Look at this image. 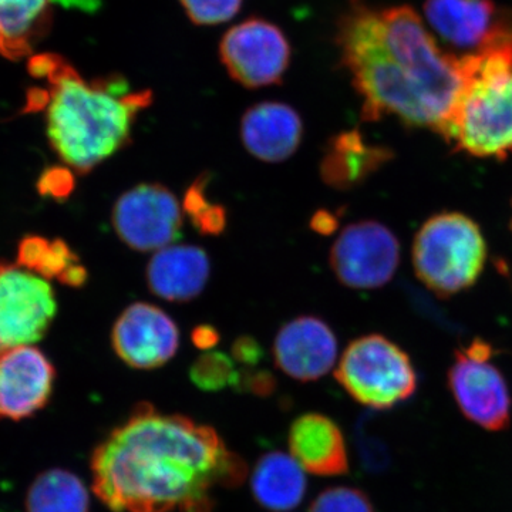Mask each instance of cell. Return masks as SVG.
Returning <instances> with one entry per match:
<instances>
[{
  "mask_svg": "<svg viewBox=\"0 0 512 512\" xmlns=\"http://www.w3.org/2000/svg\"><path fill=\"white\" fill-rule=\"evenodd\" d=\"M93 491L113 512H211L247 466L212 427L140 403L92 456Z\"/></svg>",
  "mask_w": 512,
  "mask_h": 512,
  "instance_id": "obj_1",
  "label": "cell"
},
{
  "mask_svg": "<svg viewBox=\"0 0 512 512\" xmlns=\"http://www.w3.org/2000/svg\"><path fill=\"white\" fill-rule=\"evenodd\" d=\"M340 62L362 99V119L396 117L448 140L473 56L443 52L410 6L352 0L336 32Z\"/></svg>",
  "mask_w": 512,
  "mask_h": 512,
  "instance_id": "obj_2",
  "label": "cell"
},
{
  "mask_svg": "<svg viewBox=\"0 0 512 512\" xmlns=\"http://www.w3.org/2000/svg\"><path fill=\"white\" fill-rule=\"evenodd\" d=\"M28 70L46 83L50 146L77 174H89L126 148L138 114L154 99L151 90H134L119 73L86 80L56 53L30 57Z\"/></svg>",
  "mask_w": 512,
  "mask_h": 512,
  "instance_id": "obj_3",
  "label": "cell"
},
{
  "mask_svg": "<svg viewBox=\"0 0 512 512\" xmlns=\"http://www.w3.org/2000/svg\"><path fill=\"white\" fill-rule=\"evenodd\" d=\"M473 72L447 141L478 158L512 156V37L471 53Z\"/></svg>",
  "mask_w": 512,
  "mask_h": 512,
  "instance_id": "obj_4",
  "label": "cell"
},
{
  "mask_svg": "<svg viewBox=\"0 0 512 512\" xmlns=\"http://www.w3.org/2000/svg\"><path fill=\"white\" fill-rule=\"evenodd\" d=\"M487 261V245L476 222L458 212L434 215L417 232L413 264L417 278L439 296L476 284Z\"/></svg>",
  "mask_w": 512,
  "mask_h": 512,
  "instance_id": "obj_5",
  "label": "cell"
},
{
  "mask_svg": "<svg viewBox=\"0 0 512 512\" xmlns=\"http://www.w3.org/2000/svg\"><path fill=\"white\" fill-rule=\"evenodd\" d=\"M335 376L356 402L370 409H392L417 389L412 360L382 335L353 340L343 352Z\"/></svg>",
  "mask_w": 512,
  "mask_h": 512,
  "instance_id": "obj_6",
  "label": "cell"
},
{
  "mask_svg": "<svg viewBox=\"0 0 512 512\" xmlns=\"http://www.w3.org/2000/svg\"><path fill=\"white\" fill-rule=\"evenodd\" d=\"M218 52L229 77L245 89L281 84L292 60L284 30L258 16L232 26L222 36Z\"/></svg>",
  "mask_w": 512,
  "mask_h": 512,
  "instance_id": "obj_7",
  "label": "cell"
},
{
  "mask_svg": "<svg viewBox=\"0 0 512 512\" xmlns=\"http://www.w3.org/2000/svg\"><path fill=\"white\" fill-rule=\"evenodd\" d=\"M56 313L55 291L45 278L0 262V353L45 338Z\"/></svg>",
  "mask_w": 512,
  "mask_h": 512,
  "instance_id": "obj_8",
  "label": "cell"
},
{
  "mask_svg": "<svg viewBox=\"0 0 512 512\" xmlns=\"http://www.w3.org/2000/svg\"><path fill=\"white\" fill-rule=\"evenodd\" d=\"M111 221L128 248L160 251L181 237L184 211L174 192L164 185L140 184L119 197Z\"/></svg>",
  "mask_w": 512,
  "mask_h": 512,
  "instance_id": "obj_9",
  "label": "cell"
},
{
  "mask_svg": "<svg viewBox=\"0 0 512 512\" xmlns=\"http://www.w3.org/2000/svg\"><path fill=\"white\" fill-rule=\"evenodd\" d=\"M399 264L396 235L376 221L348 225L330 249V268L343 285L353 289L386 285Z\"/></svg>",
  "mask_w": 512,
  "mask_h": 512,
  "instance_id": "obj_10",
  "label": "cell"
},
{
  "mask_svg": "<svg viewBox=\"0 0 512 512\" xmlns=\"http://www.w3.org/2000/svg\"><path fill=\"white\" fill-rule=\"evenodd\" d=\"M490 359L458 350L448 386L468 420L485 430L501 431L510 426V392L503 373Z\"/></svg>",
  "mask_w": 512,
  "mask_h": 512,
  "instance_id": "obj_11",
  "label": "cell"
},
{
  "mask_svg": "<svg viewBox=\"0 0 512 512\" xmlns=\"http://www.w3.org/2000/svg\"><path fill=\"white\" fill-rule=\"evenodd\" d=\"M111 343L127 366L153 370L173 359L180 346V332L163 309L137 302L124 309L114 323Z\"/></svg>",
  "mask_w": 512,
  "mask_h": 512,
  "instance_id": "obj_12",
  "label": "cell"
},
{
  "mask_svg": "<svg viewBox=\"0 0 512 512\" xmlns=\"http://www.w3.org/2000/svg\"><path fill=\"white\" fill-rule=\"evenodd\" d=\"M55 380V366L35 346L0 353V419L25 420L45 409Z\"/></svg>",
  "mask_w": 512,
  "mask_h": 512,
  "instance_id": "obj_13",
  "label": "cell"
},
{
  "mask_svg": "<svg viewBox=\"0 0 512 512\" xmlns=\"http://www.w3.org/2000/svg\"><path fill=\"white\" fill-rule=\"evenodd\" d=\"M424 15L450 45L476 52L512 37V19L501 16L493 0H427Z\"/></svg>",
  "mask_w": 512,
  "mask_h": 512,
  "instance_id": "obj_14",
  "label": "cell"
},
{
  "mask_svg": "<svg viewBox=\"0 0 512 512\" xmlns=\"http://www.w3.org/2000/svg\"><path fill=\"white\" fill-rule=\"evenodd\" d=\"M338 356V340L328 323L299 316L279 329L274 342L278 369L292 379L312 382L328 375Z\"/></svg>",
  "mask_w": 512,
  "mask_h": 512,
  "instance_id": "obj_15",
  "label": "cell"
},
{
  "mask_svg": "<svg viewBox=\"0 0 512 512\" xmlns=\"http://www.w3.org/2000/svg\"><path fill=\"white\" fill-rule=\"evenodd\" d=\"M303 137L298 111L281 101H262L245 111L241 140L248 153L265 163H281L296 153Z\"/></svg>",
  "mask_w": 512,
  "mask_h": 512,
  "instance_id": "obj_16",
  "label": "cell"
},
{
  "mask_svg": "<svg viewBox=\"0 0 512 512\" xmlns=\"http://www.w3.org/2000/svg\"><path fill=\"white\" fill-rule=\"evenodd\" d=\"M207 252L195 245H170L157 251L147 265V284L158 298L190 302L198 298L210 279Z\"/></svg>",
  "mask_w": 512,
  "mask_h": 512,
  "instance_id": "obj_17",
  "label": "cell"
},
{
  "mask_svg": "<svg viewBox=\"0 0 512 512\" xmlns=\"http://www.w3.org/2000/svg\"><path fill=\"white\" fill-rule=\"evenodd\" d=\"M289 450L313 476H343L349 471L348 448L338 424L318 413L303 414L289 430Z\"/></svg>",
  "mask_w": 512,
  "mask_h": 512,
  "instance_id": "obj_18",
  "label": "cell"
},
{
  "mask_svg": "<svg viewBox=\"0 0 512 512\" xmlns=\"http://www.w3.org/2000/svg\"><path fill=\"white\" fill-rule=\"evenodd\" d=\"M389 158L387 148L369 146L359 131H343L330 138L320 163V177L336 190H350L365 183Z\"/></svg>",
  "mask_w": 512,
  "mask_h": 512,
  "instance_id": "obj_19",
  "label": "cell"
},
{
  "mask_svg": "<svg viewBox=\"0 0 512 512\" xmlns=\"http://www.w3.org/2000/svg\"><path fill=\"white\" fill-rule=\"evenodd\" d=\"M305 470L292 454L272 451L259 458L251 476L252 494L266 510L291 511L306 494Z\"/></svg>",
  "mask_w": 512,
  "mask_h": 512,
  "instance_id": "obj_20",
  "label": "cell"
},
{
  "mask_svg": "<svg viewBox=\"0 0 512 512\" xmlns=\"http://www.w3.org/2000/svg\"><path fill=\"white\" fill-rule=\"evenodd\" d=\"M52 22V0H0V55L9 60L32 55Z\"/></svg>",
  "mask_w": 512,
  "mask_h": 512,
  "instance_id": "obj_21",
  "label": "cell"
},
{
  "mask_svg": "<svg viewBox=\"0 0 512 512\" xmlns=\"http://www.w3.org/2000/svg\"><path fill=\"white\" fill-rule=\"evenodd\" d=\"M26 512H90L86 485L72 471L50 468L30 484Z\"/></svg>",
  "mask_w": 512,
  "mask_h": 512,
  "instance_id": "obj_22",
  "label": "cell"
},
{
  "mask_svg": "<svg viewBox=\"0 0 512 512\" xmlns=\"http://www.w3.org/2000/svg\"><path fill=\"white\" fill-rule=\"evenodd\" d=\"M80 262L79 255L66 241L26 235L19 242L16 265L45 279H59L70 266Z\"/></svg>",
  "mask_w": 512,
  "mask_h": 512,
  "instance_id": "obj_23",
  "label": "cell"
},
{
  "mask_svg": "<svg viewBox=\"0 0 512 512\" xmlns=\"http://www.w3.org/2000/svg\"><path fill=\"white\" fill-rule=\"evenodd\" d=\"M241 373L235 369L232 357L222 352L202 353L190 369V379L204 392H220L227 387H238Z\"/></svg>",
  "mask_w": 512,
  "mask_h": 512,
  "instance_id": "obj_24",
  "label": "cell"
},
{
  "mask_svg": "<svg viewBox=\"0 0 512 512\" xmlns=\"http://www.w3.org/2000/svg\"><path fill=\"white\" fill-rule=\"evenodd\" d=\"M244 0H180L185 15L197 26H217L238 15Z\"/></svg>",
  "mask_w": 512,
  "mask_h": 512,
  "instance_id": "obj_25",
  "label": "cell"
},
{
  "mask_svg": "<svg viewBox=\"0 0 512 512\" xmlns=\"http://www.w3.org/2000/svg\"><path fill=\"white\" fill-rule=\"evenodd\" d=\"M309 512H375L372 501L357 488L333 487L320 493Z\"/></svg>",
  "mask_w": 512,
  "mask_h": 512,
  "instance_id": "obj_26",
  "label": "cell"
},
{
  "mask_svg": "<svg viewBox=\"0 0 512 512\" xmlns=\"http://www.w3.org/2000/svg\"><path fill=\"white\" fill-rule=\"evenodd\" d=\"M76 188L73 171L69 167L52 165L47 167L36 183V190L42 197L55 201H66Z\"/></svg>",
  "mask_w": 512,
  "mask_h": 512,
  "instance_id": "obj_27",
  "label": "cell"
},
{
  "mask_svg": "<svg viewBox=\"0 0 512 512\" xmlns=\"http://www.w3.org/2000/svg\"><path fill=\"white\" fill-rule=\"evenodd\" d=\"M210 181V173L201 174L185 192L183 211L185 215L190 217L191 222L197 220L201 214H204L211 207V202L208 201L207 197V187Z\"/></svg>",
  "mask_w": 512,
  "mask_h": 512,
  "instance_id": "obj_28",
  "label": "cell"
},
{
  "mask_svg": "<svg viewBox=\"0 0 512 512\" xmlns=\"http://www.w3.org/2000/svg\"><path fill=\"white\" fill-rule=\"evenodd\" d=\"M227 221V208L224 205L211 204V207L204 214H201L197 220L192 221V225L201 235L217 237L227 228Z\"/></svg>",
  "mask_w": 512,
  "mask_h": 512,
  "instance_id": "obj_29",
  "label": "cell"
},
{
  "mask_svg": "<svg viewBox=\"0 0 512 512\" xmlns=\"http://www.w3.org/2000/svg\"><path fill=\"white\" fill-rule=\"evenodd\" d=\"M232 359L244 366H256L264 359V349L252 336H239L231 348Z\"/></svg>",
  "mask_w": 512,
  "mask_h": 512,
  "instance_id": "obj_30",
  "label": "cell"
},
{
  "mask_svg": "<svg viewBox=\"0 0 512 512\" xmlns=\"http://www.w3.org/2000/svg\"><path fill=\"white\" fill-rule=\"evenodd\" d=\"M244 387L248 392L258 394V396H268L274 392L276 380L274 375L269 372H244L239 377L238 389Z\"/></svg>",
  "mask_w": 512,
  "mask_h": 512,
  "instance_id": "obj_31",
  "label": "cell"
},
{
  "mask_svg": "<svg viewBox=\"0 0 512 512\" xmlns=\"http://www.w3.org/2000/svg\"><path fill=\"white\" fill-rule=\"evenodd\" d=\"M192 343L201 350H210L220 343V332L211 325L197 326L191 333Z\"/></svg>",
  "mask_w": 512,
  "mask_h": 512,
  "instance_id": "obj_32",
  "label": "cell"
},
{
  "mask_svg": "<svg viewBox=\"0 0 512 512\" xmlns=\"http://www.w3.org/2000/svg\"><path fill=\"white\" fill-rule=\"evenodd\" d=\"M87 279H89V271H87L86 266L77 262V264L70 266L57 281L64 286H69V288H82L86 285Z\"/></svg>",
  "mask_w": 512,
  "mask_h": 512,
  "instance_id": "obj_33",
  "label": "cell"
},
{
  "mask_svg": "<svg viewBox=\"0 0 512 512\" xmlns=\"http://www.w3.org/2000/svg\"><path fill=\"white\" fill-rule=\"evenodd\" d=\"M311 228L313 231L318 232V234L330 235L338 228V220H336L335 215L330 214L328 211H318L313 215Z\"/></svg>",
  "mask_w": 512,
  "mask_h": 512,
  "instance_id": "obj_34",
  "label": "cell"
},
{
  "mask_svg": "<svg viewBox=\"0 0 512 512\" xmlns=\"http://www.w3.org/2000/svg\"><path fill=\"white\" fill-rule=\"evenodd\" d=\"M511 229H512V220H511Z\"/></svg>",
  "mask_w": 512,
  "mask_h": 512,
  "instance_id": "obj_35",
  "label": "cell"
}]
</instances>
